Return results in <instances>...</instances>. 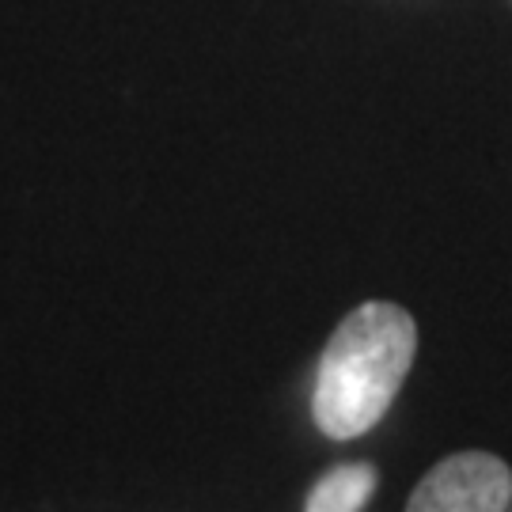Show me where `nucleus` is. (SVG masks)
Segmentation results:
<instances>
[{
  "label": "nucleus",
  "mask_w": 512,
  "mask_h": 512,
  "mask_svg": "<svg viewBox=\"0 0 512 512\" xmlns=\"http://www.w3.org/2000/svg\"><path fill=\"white\" fill-rule=\"evenodd\" d=\"M418 353L414 315L391 300H368L334 327L311 384V421L327 440L372 433L399 399Z\"/></svg>",
  "instance_id": "1"
},
{
  "label": "nucleus",
  "mask_w": 512,
  "mask_h": 512,
  "mask_svg": "<svg viewBox=\"0 0 512 512\" xmlns=\"http://www.w3.org/2000/svg\"><path fill=\"white\" fill-rule=\"evenodd\" d=\"M512 467L494 452H456L433 463L406 512H509Z\"/></svg>",
  "instance_id": "2"
},
{
  "label": "nucleus",
  "mask_w": 512,
  "mask_h": 512,
  "mask_svg": "<svg viewBox=\"0 0 512 512\" xmlns=\"http://www.w3.org/2000/svg\"><path fill=\"white\" fill-rule=\"evenodd\" d=\"M376 482L380 475L372 463H338L315 478L304 512H365L376 494Z\"/></svg>",
  "instance_id": "3"
},
{
  "label": "nucleus",
  "mask_w": 512,
  "mask_h": 512,
  "mask_svg": "<svg viewBox=\"0 0 512 512\" xmlns=\"http://www.w3.org/2000/svg\"><path fill=\"white\" fill-rule=\"evenodd\" d=\"M509 512H512V505H509Z\"/></svg>",
  "instance_id": "4"
}]
</instances>
